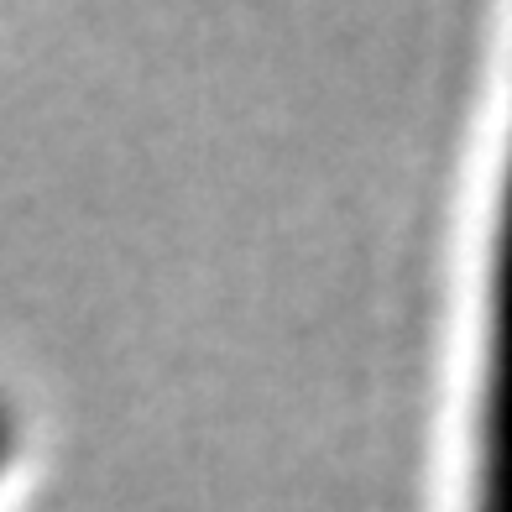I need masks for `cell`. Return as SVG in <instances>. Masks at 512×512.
<instances>
[{
    "mask_svg": "<svg viewBox=\"0 0 512 512\" xmlns=\"http://www.w3.org/2000/svg\"><path fill=\"white\" fill-rule=\"evenodd\" d=\"M481 424H476V512H512V152L492 230L486 283V356H481Z\"/></svg>",
    "mask_w": 512,
    "mask_h": 512,
    "instance_id": "obj_1",
    "label": "cell"
},
{
    "mask_svg": "<svg viewBox=\"0 0 512 512\" xmlns=\"http://www.w3.org/2000/svg\"><path fill=\"white\" fill-rule=\"evenodd\" d=\"M6 445H11V413H6V403H0V455H6Z\"/></svg>",
    "mask_w": 512,
    "mask_h": 512,
    "instance_id": "obj_2",
    "label": "cell"
}]
</instances>
